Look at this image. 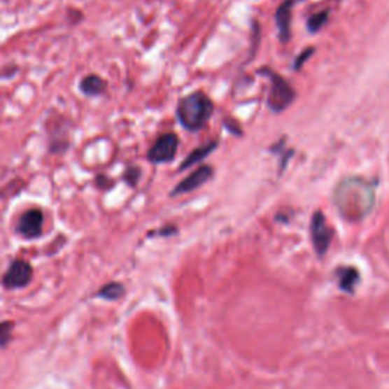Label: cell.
<instances>
[{
	"instance_id": "obj_1",
	"label": "cell",
	"mask_w": 389,
	"mask_h": 389,
	"mask_svg": "<svg viewBox=\"0 0 389 389\" xmlns=\"http://www.w3.org/2000/svg\"><path fill=\"white\" fill-rule=\"evenodd\" d=\"M376 185L362 176H348L339 181L333 190V204L344 219L356 222L374 208Z\"/></svg>"
},
{
	"instance_id": "obj_2",
	"label": "cell",
	"mask_w": 389,
	"mask_h": 389,
	"mask_svg": "<svg viewBox=\"0 0 389 389\" xmlns=\"http://www.w3.org/2000/svg\"><path fill=\"white\" fill-rule=\"evenodd\" d=\"M215 105L204 92H193L188 94L176 105V119L180 125L190 132L204 128L210 118L213 116Z\"/></svg>"
},
{
	"instance_id": "obj_3",
	"label": "cell",
	"mask_w": 389,
	"mask_h": 389,
	"mask_svg": "<svg viewBox=\"0 0 389 389\" xmlns=\"http://www.w3.org/2000/svg\"><path fill=\"white\" fill-rule=\"evenodd\" d=\"M257 73L268 78V81L271 84L269 94H268L269 110L276 114L288 110L297 97V92L294 90V87H292L290 83H288L285 78H283L280 73H277L276 70H272L271 67H263Z\"/></svg>"
},
{
	"instance_id": "obj_4",
	"label": "cell",
	"mask_w": 389,
	"mask_h": 389,
	"mask_svg": "<svg viewBox=\"0 0 389 389\" xmlns=\"http://www.w3.org/2000/svg\"><path fill=\"white\" fill-rule=\"evenodd\" d=\"M178 146H180L178 136L174 134V132H166V134L160 136L155 140V143L148 151V160L153 164L171 163L176 157Z\"/></svg>"
},
{
	"instance_id": "obj_5",
	"label": "cell",
	"mask_w": 389,
	"mask_h": 389,
	"mask_svg": "<svg viewBox=\"0 0 389 389\" xmlns=\"http://www.w3.org/2000/svg\"><path fill=\"white\" fill-rule=\"evenodd\" d=\"M311 236H312L313 248L318 253V255H324L332 243L333 229L329 225V222H327L325 215L320 210L315 211L312 216Z\"/></svg>"
},
{
	"instance_id": "obj_6",
	"label": "cell",
	"mask_w": 389,
	"mask_h": 389,
	"mask_svg": "<svg viewBox=\"0 0 389 389\" xmlns=\"http://www.w3.org/2000/svg\"><path fill=\"white\" fill-rule=\"evenodd\" d=\"M211 178H213V167L208 164H202L175 185L174 190L171 192V197H178V194L194 192L197 189H199L201 185L208 183Z\"/></svg>"
},
{
	"instance_id": "obj_7",
	"label": "cell",
	"mask_w": 389,
	"mask_h": 389,
	"mask_svg": "<svg viewBox=\"0 0 389 389\" xmlns=\"http://www.w3.org/2000/svg\"><path fill=\"white\" fill-rule=\"evenodd\" d=\"M44 215L40 208H29L20 216L17 222V232L26 239H37L43 233Z\"/></svg>"
},
{
	"instance_id": "obj_8",
	"label": "cell",
	"mask_w": 389,
	"mask_h": 389,
	"mask_svg": "<svg viewBox=\"0 0 389 389\" xmlns=\"http://www.w3.org/2000/svg\"><path fill=\"white\" fill-rule=\"evenodd\" d=\"M32 278V267L24 260H15L11 263L10 269L6 271L3 283L6 288H23L28 285Z\"/></svg>"
},
{
	"instance_id": "obj_9",
	"label": "cell",
	"mask_w": 389,
	"mask_h": 389,
	"mask_svg": "<svg viewBox=\"0 0 389 389\" xmlns=\"http://www.w3.org/2000/svg\"><path fill=\"white\" fill-rule=\"evenodd\" d=\"M302 0H283V3L276 11V24L278 31V38L283 44H288L290 40V22H292V10Z\"/></svg>"
},
{
	"instance_id": "obj_10",
	"label": "cell",
	"mask_w": 389,
	"mask_h": 389,
	"mask_svg": "<svg viewBox=\"0 0 389 389\" xmlns=\"http://www.w3.org/2000/svg\"><path fill=\"white\" fill-rule=\"evenodd\" d=\"M108 83L99 75H87L79 83V92L88 97H97L107 93Z\"/></svg>"
},
{
	"instance_id": "obj_11",
	"label": "cell",
	"mask_w": 389,
	"mask_h": 389,
	"mask_svg": "<svg viewBox=\"0 0 389 389\" xmlns=\"http://www.w3.org/2000/svg\"><path fill=\"white\" fill-rule=\"evenodd\" d=\"M218 148V141H208V143L206 145H202L197 149H193V151L190 153V155H188L183 160L181 166L178 167V171H185V169H189V167L194 166V164H198L201 162H204L206 158L215 151V149Z\"/></svg>"
},
{
	"instance_id": "obj_12",
	"label": "cell",
	"mask_w": 389,
	"mask_h": 389,
	"mask_svg": "<svg viewBox=\"0 0 389 389\" xmlns=\"http://www.w3.org/2000/svg\"><path fill=\"white\" fill-rule=\"evenodd\" d=\"M338 277H339V285L344 290H347V292H351L353 288H355V285L358 283L359 280V272L355 269V268H342L339 272H338Z\"/></svg>"
},
{
	"instance_id": "obj_13",
	"label": "cell",
	"mask_w": 389,
	"mask_h": 389,
	"mask_svg": "<svg viewBox=\"0 0 389 389\" xmlns=\"http://www.w3.org/2000/svg\"><path fill=\"white\" fill-rule=\"evenodd\" d=\"M329 15H330V10H324V11L312 14L307 19V31L311 34L320 32L327 24V22H329Z\"/></svg>"
},
{
	"instance_id": "obj_14",
	"label": "cell",
	"mask_w": 389,
	"mask_h": 389,
	"mask_svg": "<svg viewBox=\"0 0 389 389\" xmlns=\"http://www.w3.org/2000/svg\"><path fill=\"white\" fill-rule=\"evenodd\" d=\"M140 176H141V169L137 166H128L125 172L122 175V180L125 181L129 188H137V184L140 181Z\"/></svg>"
},
{
	"instance_id": "obj_15",
	"label": "cell",
	"mask_w": 389,
	"mask_h": 389,
	"mask_svg": "<svg viewBox=\"0 0 389 389\" xmlns=\"http://www.w3.org/2000/svg\"><path fill=\"white\" fill-rule=\"evenodd\" d=\"M122 286L118 285V283H111V285H107L99 292V295L107 299H116L122 295Z\"/></svg>"
},
{
	"instance_id": "obj_16",
	"label": "cell",
	"mask_w": 389,
	"mask_h": 389,
	"mask_svg": "<svg viewBox=\"0 0 389 389\" xmlns=\"http://www.w3.org/2000/svg\"><path fill=\"white\" fill-rule=\"evenodd\" d=\"M315 52V48H307L304 49L302 54L297 57V59L294 61V70H302V67L304 66L306 61L312 57V54Z\"/></svg>"
},
{
	"instance_id": "obj_17",
	"label": "cell",
	"mask_w": 389,
	"mask_h": 389,
	"mask_svg": "<svg viewBox=\"0 0 389 389\" xmlns=\"http://www.w3.org/2000/svg\"><path fill=\"white\" fill-rule=\"evenodd\" d=\"M94 184L97 185V189H102V190H111V188L114 185V183L104 174H97L94 176Z\"/></svg>"
},
{
	"instance_id": "obj_18",
	"label": "cell",
	"mask_w": 389,
	"mask_h": 389,
	"mask_svg": "<svg viewBox=\"0 0 389 389\" xmlns=\"http://www.w3.org/2000/svg\"><path fill=\"white\" fill-rule=\"evenodd\" d=\"M10 324H2L0 325V342H6L8 341V338H10V332H11V329H10Z\"/></svg>"
}]
</instances>
